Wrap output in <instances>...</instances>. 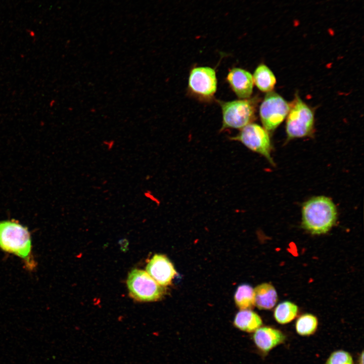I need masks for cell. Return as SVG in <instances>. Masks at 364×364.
Masks as SVG:
<instances>
[{
    "label": "cell",
    "mask_w": 364,
    "mask_h": 364,
    "mask_svg": "<svg viewBox=\"0 0 364 364\" xmlns=\"http://www.w3.org/2000/svg\"><path fill=\"white\" fill-rule=\"evenodd\" d=\"M226 80L240 99H248L251 96L254 83L252 75L248 71L240 68H233L228 72Z\"/></svg>",
    "instance_id": "obj_11"
},
{
    "label": "cell",
    "mask_w": 364,
    "mask_h": 364,
    "mask_svg": "<svg viewBox=\"0 0 364 364\" xmlns=\"http://www.w3.org/2000/svg\"><path fill=\"white\" fill-rule=\"evenodd\" d=\"M235 302L240 310L251 309L255 305L254 289L249 285L239 286L235 294Z\"/></svg>",
    "instance_id": "obj_15"
},
{
    "label": "cell",
    "mask_w": 364,
    "mask_h": 364,
    "mask_svg": "<svg viewBox=\"0 0 364 364\" xmlns=\"http://www.w3.org/2000/svg\"><path fill=\"white\" fill-rule=\"evenodd\" d=\"M318 326L317 317L311 313L301 315L295 324L296 332L300 336H308L313 334Z\"/></svg>",
    "instance_id": "obj_17"
},
{
    "label": "cell",
    "mask_w": 364,
    "mask_h": 364,
    "mask_svg": "<svg viewBox=\"0 0 364 364\" xmlns=\"http://www.w3.org/2000/svg\"><path fill=\"white\" fill-rule=\"evenodd\" d=\"M126 283L129 295L138 301H157L165 294L164 287L142 269H132L128 275Z\"/></svg>",
    "instance_id": "obj_5"
},
{
    "label": "cell",
    "mask_w": 364,
    "mask_h": 364,
    "mask_svg": "<svg viewBox=\"0 0 364 364\" xmlns=\"http://www.w3.org/2000/svg\"><path fill=\"white\" fill-rule=\"evenodd\" d=\"M325 364H353V361L349 352L338 350L330 354Z\"/></svg>",
    "instance_id": "obj_18"
},
{
    "label": "cell",
    "mask_w": 364,
    "mask_h": 364,
    "mask_svg": "<svg viewBox=\"0 0 364 364\" xmlns=\"http://www.w3.org/2000/svg\"><path fill=\"white\" fill-rule=\"evenodd\" d=\"M147 272L159 285H169L176 274L168 258L162 254H155L146 266Z\"/></svg>",
    "instance_id": "obj_9"
},
{
    "label": "cell",
    "mask_w": 364,
    "mask_h": 364,
    "mask_svg": "<svg viewBox=\"0 0 364 364\" xmlns=\"http://www.w3.org/2000/svg\"><path fill=\"white\" fill-rule=\"evenodd\" d=\"M302 226L312 235L327 233L337 218L335 204L329 198L319 196L305 202L302 208Z\"/></svg>",
    "instance_id": "obj_1"
},
{
    "label": "cell",
    "mask_w": 364,
    "mask_h": 364,
    "mask_svg": "<svg viewBox=\"0 0 364 364\" xmlns=\"http://www.w3.org/2000/svg\"><path fill=\"white\" fill-rule=\"evenodd\" d=\"M230 140L239 142L252 151L265 157L274 164L271 156V144L267 131L262 126L250 123L241 128L239 132Z\"/></svg>",
    "instance_id": "obj_6"
},
{
    "label": "cell",
    "mask_w": 364,
    "mask_h": 364,
    "mask_svg": "<svg viewBox=\"0 0 364 364\" xmlns=\"http://www.w3.org/2000/svg\"><path fill=\"white\" fill-rule=\"evenodd\" d=\"M253 83L261 92H271L276 83V78L271 70L265 64H259L252 76Z\"/></svg>",
    "instance_id": "obj_14"
},
{
    "label": "cell",
    "mask_w": 364,
    "mask_h": 364,
    "mask_svg": "<svg viewBox=\"0 0 364 364\" xmlns=\"http://www.w3.org/2000/svg\"><path fill=\"white\" fill-rule=\"evenodd\" d=\"M285 335L280 331L270 327H260L254 332L252 340L257 350L267 354L274 348L283 343Z\"/></svg>",
    "instance_id": "obj_10"
},
{
    "label": "cell",
    "mask_w": 364,
    "mask_h": 364,
    "mask_svg": "<svg viewBox=\"0 0 364 364\" xmlns=\"http://www.w3.org/2000/svg\"><path fill=\"white\" fill-rule=\"evenodd\" d=\"M254 291L255 305L260 309L272 308L278 300L277 291L273 285L264 283L257 286Z\"/></svg>",
    "instance_id": "obj_12"
},
{
    "label": "cell",
    "mask_w": 364,
    "mask_h": 364,
    "mask_svg": "<svg viewBox=\"0 0 364 364\" xmlns=\"http://www.w3.org/2000/svg\"><path fill=\"white\" fill-rule=\"evenodd\" d=\"M290 104L276 93L270 92L265 95L259 108V116L263 127L267 131L275 130L286 118Z\"/></svg>",
    "instance_id": "obj_8"
},
{
    "label": "cell",
    "mask_w": 364,
    "mask_h": 364,
    "mask_svg": "<svg viewBox=\"0 0 364 364\" xmlns=\"http://www.w3.org/2000/svg\"><path fill=\"white\" fill-rule=\"evenodd\" d=\"M0 248L27 259L31 251V236L27 228L14 220L0 221Z\"/></svg>",
    "instance_id": "obj_2"
},
{
    "label": "cell",
    "mask_w": 364,
    "mask_h": 364,
    "mask_svg": "<svg viewBox=\"0 0 364 364\" xmlns=\"http://www.w3.org/2000/svg\"><path fill=\"white\" fill-rule=\"evenodd\" d=\"M222 115L221 131L228 128H243L254 120L256 101L255 99H240L232 101H219Z\"/></svg>",
    "instance_id": "obj_3"
},
{
    "label": "cell",
    "mask_w": 364,
    "mask_h": 364,
    "mask_svg": "<svg viewBox=\"0 0 364 364\" xmlns=\"http://www.w3.org/2000/svg\"><path fill=\"white\" fill-rule=\"evenodd\" d=\"M217 85L216 72L213 68L199 66L191 70L188 79V90L198 100L210 101L216 93Z\"/></svg>",
    "instance_id": "obj_7"
},
{
    "label": "cell",
    "mask_w": 364,
    "mask_h": 364,
    "mask_svg": "<svg viewBox=\"0 0 364 364\" xmlns=\"http://www.w3.org/2000/svg\"><path fill=\"white\" fill-rule=\"evenodd\" d=\"M55 102H56L55 100H52L49 103L50 107H52L53 106H54V105L55 104Z\"/></svg>",
    "instance_id": "obj_19"
},
{
    "label": "cell",
    "mask_w": 364,
    "mask_h": 364,
    "mask_svg": "<svg viewBox=\"0 0 364 364\" xmlns=\"http://www.w3.org/2000/svg\"><path fill=\"white\" fill-rule=\"evenodd\" d=\"M314 126V114L311 109L299 97L290 104L287 116L286 131L288 139L307 136Z\"/></svg>",
    "instance_id": "obj_4"
},
{
    "label": "cell",
    "mask_w": 364,
    "mask_h": 364,
    "mask_svg": "<svg viewBox=\"0 0 364 364\" xmlns=\"http://www.w3.org/2000/svg\"><path fill=\"white\" fill-rule=\"evenodd\" d=\"M233 324L240 331L252 333L261 327L262 321L257 313L251 309H245L236 314Z\"/></svg>",
    "instance_id": "obj_13"
},
{
    "label": "cell",
    "mask_w": 364,
    "mask_h": 364,
    "mask_svg": "<svg viewBox=\"0 0 364 364\" xmlns=\"http://www.w3.org/2000/svg\"><path fill=\"white\" fill-rule=\"evenodd\" d=\"M298 307L296 304L289 301L279 303L275 308L274 316L279 324H286L291 322L297 316Z\"/></svg>",
    "instance_id": "obj_16"
}]
</instances>
